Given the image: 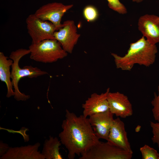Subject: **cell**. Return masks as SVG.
<instances>
[{"label": "cell", "mask_w": 159, "mask_h": 159, "mask_svg": "<svg viewBox=\"0 0 159 159\" xmlns=\"http://www.w3.org/2000/svg\"><path fill=\"white\" fill-rule=\"evenodd\" d=\"M62 131L59 134L60 141L68 151L67 157L74 159L82 155L100 141L95 135L87 117L77 116L66 110L62 122Z\"/></svg>", "instance_id": "1"}, {"label": "cell", "mask_w": 159, "mask_h": 159, "mask_svg": "<svg viewBox=\"0 0 159 159\" xmlns=\"http://www.w3.org/2000/svg\"><path fill=\"white\" fill-rule=\"evenodd\" d=\"M158 52L156 44L150 43L143 36L136 42L131 43L127 53L123 56L112 53L117 68L130 71L138 64L149 67L155 62Z\"/></svg>", "instance_id": "2"}, {"label": "cell", "mask_w": 159, "mask_h": 159, "mask_svg": "<svg viewBox=\"0 0 159 159\" xmlns=\"http://www.w3.org/2000/svg\"><path fill=\"white\" fill-rule=\"evenodd\" d=\"M30 53L29 49L21 48L12 52L9 56V58L13 61L11 67V78L14 89V98L18 101H25L30 98V95L21 93L19 90L18 83L21 79L24 77L36 78L48 74L47 72L31 65L26 66L22 68L19 67V62L21 59Z\"/></svg>", "instance_id": "3"}, {"label": "cell", "mask_w": 159, "mask_h": 159, "mask_svg": "<svg viewBox=\"0 0 159 159\" xmlns=\"http://www.w3.org/2000/svg\"><path fill=\"white\" fill-rule=\"evenodd\" d=\"M30 58L35 61L52 63L67 56L68 53L55 39H46L36 43H32L29 47Z\"/></svg>", "instance_id": "4"}, {"label": "cell", "mask_w": 159, "mask_h": 159, "mask_svg": "<svg viewBox=\"0 0 159 159\" xmlns=\"http://www.w3.org/2000/svg\"><path fill=\"white\" fill-rule=\"evenodd\" d=\"M132 153L108 142L99 143L83 154L79 159H130Z\"/></svg>", "instance_id": "5"}, {"label": "cell", "mask_w": 159, "mask_h": 159, "mask_svg": "<svg viewBox=\"0 0 159 159\" xmlns=\"http://www.w3.org/2000/svg\"><path fill=\"white\" fill-rule=\"evenodd\" d=\"M26 23L28 33L32 39V43H36L46 39H55L54 33L57 30L51 22L42 20L34 14L27 17Z\"/></svg>", "instance_id": "6"}, {"label": "cell", "mask_w": 159, "mask_h": 159, "mask_svg": "<svg viewBox=\"0 0 159 159\" xmlns=\"http://www.w3.org/2000/svg\"><path fill=\"white\" fill-rule=\"evenodd\" d=\"M73 6L72 4L65 5L56 2L48 3L40 7L34 14L41 20L52 23L58 30L64 25L61 23L62 17Z\"/></svg>", "instance_id": "7"}, {"label": "cell", "mask_w": 159, "mask_h": 159, "mask_svg": "<svg viewBox=\"0 0 159 159\" xmlns=\"http://www.w3.org/2000/svg\"><path fill=\"white\" fill-rule=\"evenodd\" d=\"M63 24L62 27L54 32V37L64 50L71 54L80 35L77 33V27L73 20H66Z\"/></svg>", "instance_id": "8"}, {"label": "cell", "mask_w": 159, "mask_h": 159, "mask_svg": "<svg viewBox=\"0 0 159 159\" xmlns=\"http://www.w3.org/2000/svg\"><path fill=\"white\" fill-rule=\"evenodd\" d=\"M138 25L139 30L150 43L155 45L159 42V16L149 14L142 16Z\"/></svg>", "instance_id": "9"}, {"label": "cell", "mask_w": 159, "mask_h": 159, "mask_svg": "<svg viewBox=\"0 0 159 159\" xmlns=\"http://www.w3.org/2000/svg\"><path fill=\"white\" fill-rule=\"evenodd\" d=\"M107 100L109 111L117 117L126 118L132 115V105L127 96L118 92H110Z\"/></svg>", "instance_id": "10"}, {"label": "cell", "mask_w": 159, "mask_h": 159, "mask_svg": "<svg viewBox=\"0 0 159 159\" xmlns=\"http://www.w3.org/2000/svg\"><path fill=\"white\" fill-rule=\"evenodd\" d=\"M88 118L97 138L107 141L114 119L113 114L109 110L93 115Z\"/></svg>", "instance_id": "11"}, {"label": "cell", "mask_w": 159, "mask_h": 159, "mask_svg": "<svg viewBox=\"0 0 159 159\" xmlns=\"http://www.w3.org/2000/svg\"><path fill=\"white\" fill-rule=\"evenodd\" d=\"M110 91L108 88L104 93L100 94L96 93L92 94L82 104L83 115L87 117L109 110L107 96Z\"/></svg>", "instance_id": "12"}, {"label": "cell", "mask_w": 159, "mask_h": 159, "mask_svg": "<svg viewBox=\"0 0 159 159\" xmlns=\"http://www.w3.org/2000/svg\"><path fill=\"white\" fill-rule=\"evenodd\" d=\"M107 141L112 145L133 153L125 124L118 117L113 120Z\"/></svg>", "instance_id": "13"}, {"label": "cell", "mask_w": 159, "mask_h": 159, "mask_svg": "<svg viewBox=\"0 0 159 159\" xmlns=\"http://www.w3.org/2000/svg\"><path fill=\"white\" fill-rule=\"evenodd\" d=\"M40 144L20 147H10L7 153L0 157V159H45V156L38 151Z\"/></svg>", "instance_id": "14"}, {"label": "cell", "mask_w": 159, "mask_h": 159, "mask_svg": "<svg viewBox=\"0 0 159 159\" xmlns=\"http://www.w3.org/2000/svg\"><path fill=\"white\" fill-rule=\"evenodd\" d=\"M13 62L12 59H8L4 53L0 52V80L5 83L7 88L6 97L9 98L14 96V92L11 80V71L10 67Z\"/></svg>", "instance_id": "15"}, {"label": "cell", "mask_w": 159, "mask_h": 159, "mask_svg": "<svg viewBox=\"0 0 159 159\" xmlns=\"http://www.w3.org/2000/svg\"><path fill=\"white\" fill-rule=\"evenodd\" d=\"M61 144L57 137L50 136L49 139L44 141L42 153L46 159H62L59 152Z\"/></svg>", "instance_id": "16"}, {"label": "cell", "mask_w": 159, "mask_h": 159, "mask_svg": "<svg viewBox=\"0 0 159 159\" xmlns=\"http://www.w3.org/2000/svg\"><path fill=\"white\" fill-rule=\"evenodd\" d=\"M140 150L143 159H159L157 151L148 145H144Z\"/></svg>", "instance_id": "17"}, {"label": "cell", "mask_w": 159, "mask_h": 159, "mask_svg": "<svg viewBox=\"0 0 159 159\" xmlns=\"http://www.w3.org/2000/svg\"><path fill=\"white\" fill-rule=\"evenodd\" d=\"M83 15L85 18L88 21L92 22L97 18L98 13L97 9L94 6L88 5L84 8Z\"/></svg>", "instance_id": "18"}, {"label": "cell", "mask_w": 159, "mask_h": 159, "mask_svg": "<svg viewBox=\"0 0 159 159\" xmlns=\"http://www.w3.org/2000/svg\"><path fill=\"white\" fill-rule=\"evenodd\" d=\"M109 8L118 13L124 14L127 13V10L125 5L119 0H107Z\"/></svg>", "instance_id": "19"}, {"label": "cell", "mask_w": 159, "mask_h": 159, "mask_svg": "<svg viewBox=\"0 0 159 159\" xmlns=\"http://www.w3.org/2000/svg\"><path fill=\"white\" fill-rule=\"evenodd\" d=\"M151 103L153 106L152 112L154 119L159 122V98L155 92L154 94V98Z\"/></svg>", "instance_id": "20"}, {"label": "cell", "mask_w": 159, "mask_h": 159, "mask_svg": "<svg viewBox=\"0 0 159 159\" xmlns=\"http://www.w3.org/2000/svg\"><path fill=\"white\" fill-rule=\"evenodd\" d=\"M153 134L151 140L153 143L156 144L159 148V122H150Z\"/></svg>", "instance_id": "21"}, {"label": "cell", "mask_w": 159, "mask_h": 159, "mask_svg": "<svg viewBox=\"0 0 159 159\" xmlns=\"http://www.w3.org/2000/svg\"><path fill=\"white\" fill-rule=\"evenodd\" d=\"M0 130H6L8 132L12 133H19L21 134L23 137L24 142H27L29 140V136L26 133V132L29 130L28 128L24 127H22L19 130H14L9 129H6L0 127Z\"/></svg>", "instance_id": "22"}, {"label": "cell", "mask_w": 159, "mask_h": 159, "mask_svg": "<svg viewBox=\"0 0 159 159\" xmlns=\"http://www.w3.org/2000/svg\"><path fill=\"white\" fill-rule=\"evenodd\" d=\"M10 147L8 144L4 143L1 140L0 141V156L1 157L6 153Z\"/></svg>", "instance_id": "23"}, {"label": "cell", "mask_w": 159, "mask_h": 159, "mask_svg": "<svg viewBox=\"0 0 159 159\" xmlns=\"http://www.w3.org/2000/svg\"><path fill=\"white\" fill-rule=\"evenodd\" d=\"M144 0H132V1L137 3H140L142 2Z\"/></svg>", "instance_id": "24"}, {"label": "cell", "mask_w": 159, "mask_h": 159, "mask_svg": "<svg viewBox=\"0 0 159 159\" xmlns=\"http://www.w3.org/2000/svg\"><path fill=\"white\" fill-rule=\"evenodd\" d=\"M158 95H158V97L159 98V85L158 87Z\"/></svg>", "instance_id": "25"}]
</instances>
